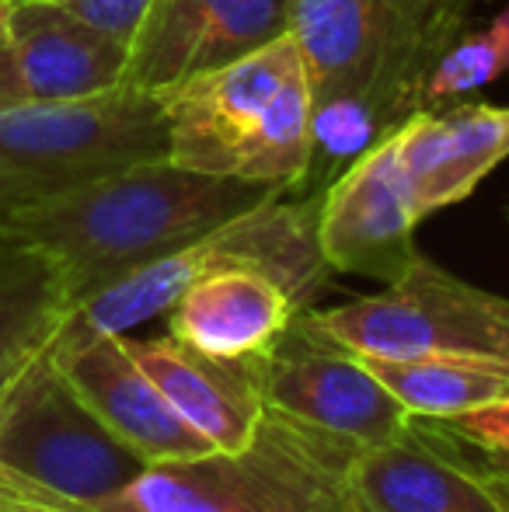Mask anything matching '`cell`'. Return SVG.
<instances>
[{
  "mask_svg": "<svg viewBox=\"0 0 509 512\" xmlns=\"http://www.w3.org/2000/svg\"><path fill=\"white\" fill-rule=\"evenodd\" d=\"M290 189L147 161L21 206L4 234L60 269L70 307Z\"/></svg>",
  "mask_w": 509,
  "mask_h": 512,
  "instance_id": "6da1fadb",
  "label": "cell"
},
{
  "mask_svg": "<svg viewBox=\"0 0 509 512\" xmlns=\"http://www.w3.org/2000/svg\"><path fill=\"white\" fill-rule=\"evenodd\" d=\"M168 161L203 175L304 192L311 88L290 35L164 91Z\"/></svg>",
  "mask_w": 509,
  "mask_h": 512,
  "instance_id": "7a4b0ae2",
  "label": "cell"
},
{
  "mask_svg": "<svg viewBox=\"0 0 509 512\" xmlns=\"http://www.w3.org/2000/svg\"><path fill=\"white\" fill-rule=\"evenodd\" d=\"M464 18L468 7L426 0H290L286 35L304 60L311 105L363 102L398 133L426 108V77Z\"/></svg>",
  "mask_w": 509,
  "mask_h": 512,
  "instance_id": "3957f363",
  "label": "cell"
},
{
  "mask_svg": "<svg viewBox=\"0 0 509 512\" xmlns=\"http://www.w3.org/2000/svg\"><path fill=\"white\" fill-rule=\"evenodd\" d=\"M360 446L265 411L252 443L147 464L105 499L63 502L77 512H318L346 492Z\"/></svg>",
  "mask_w": 509,
  "mask_h": 512,
  "instance_id": "277c9868",
  "label": "cell"
},
{
  "mask_svg": "<svg viewBox=\"0 0 509 512\" xmlns=\"http://www.w3.org/2000/svg\"><path fill=\"white\" fill-rule=\"evenodd\" d=\"M318 199L314 192H286L248 209L199 241L116 279L105 290L70 307L53 342H88L126 335L129 328L168 314V307L196 279L220 269H258L293 293L300 307H314L332 269L318 248Z\"/></svg>",
  "mask_w": 509,
  "mask_h": 512,
  "instance_id": "5b68a950",
  "label": "cell"
},
{
  "mask_svg": "<svg viewBox=\"0 0 509 512\" xmlns=\"http://www.w3.org/2000/svg\"><path fill=\"white\" fill-rule=\"evenodd\" d=\"M147 467L77 398L42 349L0 387V474L53 499L84 502L119 492Z\"/></svg>",
  "mask_w": 509,
  "mask_h": 512,
  "instance_id": "8992f818",
  "label": "cell"
},
{
  "mask_svg": "<svg viewBox=\"0 0 509 512\" xmlns=\"http://www.w3.org/2000/svg\"><path fill=\"white\" fill-rule=\"evenodd\" d=\"M304 321L356 356H461L509 366V297L450 276L426 255L398 283Z\"/></svg>",
  "mask_w": 509,
  "mask_h": 512,
  "instance_id": "52a82bcc",
  "label": "cell"
},
{
  "mask_svg": "<svg viewBox=\"0 0 509 512\" xmlns=\"http://www.w3.org/2000/svg\"><path fill=\"white\" fill-rule=\"evenodd\" d=\"M147 161H168V115L157 91L119 84L91 98L0 112V164L53 192Z\"/></svg>",
  "mask_w": 509,
  "mask_h": 512,
  "instance_id": "ba28073f",
  "label": "cell"
},
{
  "mask_svg": "<svg viewBox=\"0 0 509 512\" xmlns=\"http://www.w3.org/2000/svg\"><path fill=\"white\" fill-rule=\"evenodd\" d=\"M258 373L265 408L360 450L387 443L412 425V415L363 359L314 331L304 310L269 352H258Z\"/></svg>",
  "mask_w": 509,
  "mask_h": 512,
  "instance_id": "9c48e42d",
  "label": "cell"
},
{
  "mask_svg": "<svg viewBox=\"0 0 509 512\" xmlns=\"http://www.w3.org/2000/svg\"><path fill=\"white\" fill-rule=\"evenodd\" d=\"M290 0H150L129 39L123 88L164 91L286 35Z\"/></svg>",
  "mask_w": 509,
  "mask_h": 512,
  "instance_id": "30bf717a",
  "label": "cell"
},
{
  "mask_svg": "<svg viewBox=\"0 0 509 512\" xmlns=\"http://www.w3.org/2000/svg\"><path fill=\"white\" fill-rule=\"evenodd\" d=\"M419 216L401 178L394 133L353 161L318 199V248L332 272L398 283L419 258Z\"/></svg>",
  "mask_w": 509,
  "mask_h": 512,
  "instance_id": "8fae6325",
  "label": "cell"
},
{
  "mask_svg": "<svg viewBox=\"0 0 509 512\" xmlns=\"http://www.w3.org/2000/svg\"><path fill=\"white\" fill-rule=\"evenodd\" d=\"M129 46L53 0H21L0 49V112L74 102L123 84Z\"/></svg>",
  "mask_w": 509,
  "mask_h": 512,
  "instance_id": "7c38bea8",
  "label": "cell"
},
{
  "mask_svg": "<svg viewBox=\"0 0 509 512\" xmlns=\"http://www.w3.org/2000/svg\"><path fill=\"white\" fill-rule=\"evenodd\" d=\"M49 352L77 391V398L140 460L161 464V460H182L213 450L168 405V398L157 391L154 380L136 366L123 335H102L88 338V342H53Z\"/></svg>",
  "mask_w": 509,
  "mask_h": 512,
  "instance_id": "4fadbf2b",
  "label": "cell"
},
{
  "mask_svg": "<svg viewBox=\"0 0 509 512\" xmlns=\"http://www.w3.org/2000/svg\"><path fill=\"white\" fill-rule=\"evenodd\" d=\"M349 488L367 512H503L468 446L426 418L401 436L363 446L349 464Z\"/></svg>",
  "mask_w": 509,
  "mask_h": 512,
  "instance_id": "5bb4252c",
  "label": "cell"
},
{
  "mask_svg": "<svg viewBox=\"0 0 509 512\" xmlns=\"http://www.w3.org/2000/svg\"><path fill=\"white\" fill-rule=\"evenodd\" d=\"M401 178L419 220L457 206L509 157V105L419 108L394 133Z\"/></svg>",
  "mask_w": 509,
  "mask_h": 512,
  "instance_id": "9a60e30c",
  "label": "cell"
},
{
  "mask_svg": "<svg viewBox=\"0 0 509 512\" xmlns=\"http://www.w3.org/2000/svg\"><path fill=\"white\" fill-rule=\"evenodd\" d=\"M123 338L136 366L213 450H241L252 443L269 411L258 356H213L175 335Z\"/></svg>",
  "mask_w": 509,
  "mask_h": 512,
  "instance_id": "2e32d148",
  "label": "cell"
},
{
  "mask_svg": "<svg viewBox=\"0 0 509 512\" xmlns=\"http://www.w3.org/2000/svg\"><path fill=\"white\" fill-rule=\"evenodd\" d=\"M293 293L258 269H220L196 279L168 307V335L213 356H258L300 314Z\"/></svg>",
  "mask_w": 509,
  "mask_h": 512,
  "instance_id": "e0dca14e",
  "label": "cell"
},
{
  "mask_svg": "<svg viewBox=\"0 0 509 512\" xmlns=\"http://www.w3.org/2000/svg\"><path fill=\"white\" fill-rule=\"evenodd\" d=\"M67 314L60 269L39 248L0 234V387L53 345Z\"/></svg>",
  "mask_w": 509,
  "mask_h": 512,
  "instance_id": "ac0fdd59",
  "label": "cell"
},
{
  "mask_svg": "<svg viewBox=\"0 0 509 512\" xmlns=\"http://www.w3.org/2000/svg\"><path fill=\"white\" fill-rule=\"evenodd\" d=\"M412 418L468 415L509 398V366L461 356H360Z\"/></svg>",
  "mask_w": 509,
  "mask_h": 512,
  "instance_id": "d6986e66",
  "label": "cell"
},
{
  "mask_svg": "<svg viewBox=\"0 0 509 512\" xmlns=\"http://www.w3.org/2000/svg\"><path fill=\"white\" fill-rule=\"evenodd\" d=\"M503 74H509V7L485 28H475V32L464 28L443 49L436 67L429 70L422 98H426V108L461 102L464 95L489 88Z\"/></svg>",
  "mask_w": 509,
  "mask_h": 512,
  "instance_id": "ffe728a7",
  "label": "cell"
},
{
  "mask_svg": "<svg viewBox=\"0 0 509 512\" xmlns=\"http://www.w3.org/2000/svg\"><path fill=\"white\" fill-rule=\"evenodd\" d=\"M433 425L440 432H447V436L475 446V450H506L509 453V398L499 401V405L468 411V415H457V418H443V422H433Z\"/></svg>",
  "mask_w": 509,
  "mask_h": 512,
  "instance_id": "44dd1931",
  "label": "cell"
},
{
  "mask_svg": "<svg viewBox=\"0 0 509 512\" xmlns=\"http://www.w3.org/2000/svg\"><path fill=\"white\" fill-rule=\"evenodd\" d=\"M53 4L67 7L70 14L84 18L88 25L102 28V32L116 35L129 46L136 25H140L143 11H147L150 0H53Z\"/></svg>",
  "mask_w": 509,
  "mask_h": 512,
  "instance_id": "7402d4cb",
  "label": "cell"
},
{
  "mask_svg": "<svg viewBox=\"0 0 509 512\" xmlns=\"http://www.w3.org/2000/svg\"><path fill=\"white\" fill-rule=\"evenodd\" d=\"M46 196H56V192L49 189V185L35 182L32 175H21V171L0 164V234H4L7 220H11L21 206L39 203V199H46Z\"/></svg>",
  "mask_w": 509,
  "mask_h": 512,
  "instance_id": "603a6c76",
  "label": "cell"
},
{
  "mask_svg": "<svg viewBox=\"0 0 509 512\" xmlns=\"http://www.w3.org/2000/svg\"><path fill=\"white\" fill-rule=\"evenodd\" d=\"M0 512H77L63 502H56L53 495L39 492L32 485H21V481L0 474Z\"/></svg>",
  "mask_w": 509,
  "mask_h": 512,
  "instance_id": "cb8c5ba5",
  "label": "cell"
},
{
  "mask_svg": "<svg viewBox=\"0 0 509 512\" xmlns=\"http://www.w3.org/2000/svg\"><path fill=\"white\" fill-rule=\"evenodd\" d=\"M457 443H461V439H457ZM468 457L475 460L478 474H482L485 485L492 488V495L499 499L503 512H509V453L506 450H475V446H468Z\"/></svg>",
  "mask_w": 509,
  "mask_h": 512,
  "instance_id": "d4e9b609",
  "label": "cell"
},
{
  "mask_svg": "<svg viewBox=\"0 0 509 512\" xmlns=\"http://www.w3.org/2000/svg\"><path fill=\"white\" fill-rule=\"evenodd\" d=\"M11 11H14V0H0V49L11 39Z\"/></svg>",
  "mask_w": 509,
  "mask_h": 512,
  "instance_id": "484cf974",
  "label": "cell"
},
{
  "mask_svg": "<svg viewBox=\"0 0 509 512\" xmlns=\"http://www.w3.org/2000/svg\"><path fill=\"white\" fill-rule=\"evenodd\" d=\"M339 512H367V509H363L360 502H356L353 488H349V492H346V499H342V506H339Z\"/></svg>",
  "mask_w": 509,
  "mask_h": 512,
  "instance_id": "4316f807",
  "label": "cell"
},
{
  "mask_svg": "<svg viewBox=\"0 0 509 512\" xmlns=\"http://www.w3.org/2000/svg\"><path fill=\"white\" fill-rule=\"evenodd\" d=\"M346 492H349V485H346ZM346 492H342V495H335V499H332V502H328V506H321L318 512H339V506H342V499H346Z\"/></svg>",
  "mask_w": 509,
  "mask_h": 512,
  "instance_id": "83f0119b",
  "label": "cell"
},
{
  "mask_svg": "<svg viewBox=\"0 0 509 512\" xmlns=\"http://www.w3.org/2000/svg\"><path fill=\"white\" fill-rule=\"evenodd\" d=\"M426 4H443V7H468L471 0H426Z\"/></svg>",
  "mask_w": 509,
  "mask_h": 512,
  "instance_id": "f1b7e54d",
  "label": "cell"
},
{
  "mask_svg": "<svg viewBox=\"0 0 509 512\" xmlns=\"http://www.w3.org/2000/svg\"><path fill=\"white\" fill-rule=\"evenodd\" d=\"M506 220H509V206H506Z\"/></svg>",
  "mask_w": 509,
  "mask_h": 512,
  "instance_id": "f546056e",
  "label": "cell"
},
{
  "mask_svg": "<svg viewBox=\"0 0 509 512\" xmlns=\"http://www.w3.org/2000/svg\"><path fill=\"white\" fill-rule=\"evenodd\" d=\"M14 4H21V0H14Z\"/></svg>",
  "mask_w": 509,
  "mask_h": 512,
  "instance_id": "4dcf8cb0",
  "label": "cell"
}]
</instances>
